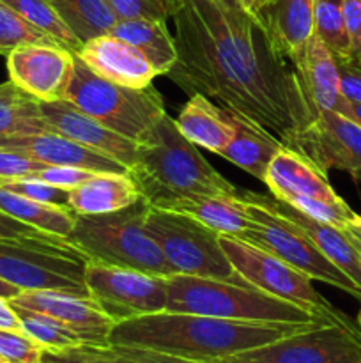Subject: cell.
I'll use <instances>...</instances> for the list:
<instances>
[{"label":"cell","mask_w":361,"mask_h":363,"mask_svg":"<svg viewBox=\"0 0 361 363\" xmlns=\"http://www.w3.org/2000/svg\"><path fill=\"white\" fill-rule=\"evenodd\" d=\"M322 325L251 323L184 312H156L113 325L110 346L138 347L172 357L222 362L232 354L271 344L287 335Z\"/></svg>","instance_id":"cell-2"},{"label":"cell","mask_w":361,"mask_h":363,"mask_svg":"<svg viewBox=\"0 0 361 363\" xmlns=\"http://www.w3.org/2000/svg\"><path fill=\"white\" fill-rule=\"evenodd\" d=\"M73 69L74 53L57 45L20 46L7 55L9 80L38 101L66 98Z\"/></svg>","instance_id":"cell-15"},{"label":"cell","mask_w":361,"mask_h":363,"mask_svg":"<svg viewBox=\"0 0 361 363\" xmlns=\"http://www.w3.org/2000/svg\"><path fill=\"white\" fill-rule=\"evenodd\" d=\"M117 20H161L176 16L183 0H108Z\"/></svg>","instance_id":"cell-35"},{"label":"cell","mask_w":361,"mask_h":363,"mask_svg":"<svg viewBox=\"0 0 361 363\" xmlns=\"http://www.w3.org/2000/svg\"><path fill=\"white\" fill-rule=\"evenodd\" d=\"M64 99L137 144L166 113L165 101L152 84L134 89L105 80L92 73L76 55Z\"/></svg>","instance_id":"cell-6"},{"label":"cell","mask_w":361,"mask_h":363,"mask_svg":"<svg viewBox=\"0 0 361 363\" xmlns=\"http://www.w3.org/2000/svg\"><path fill=\"white\" fill-rule=\"evenodd\" d=\"M357 225H361V215H357V220H356Z\"/></svg>","instance_id":"cell-53"},{"label":"cell","mask_w":361,"mask_h":363,"mask_svg":"<svg viewBox=\"0 0 361 363\" xmlns=\"http://www.w3.org/2000/svg\"><path fill=\"white\" fill-rule=\"evenodd\" d=\"M88 259L66 240H0V280L21 291H64L91 296Z\"/></svg>","instance_id":"cell-7"},{"label":"cell","mask_w":361,"mask_h":363,"mask_svg":"<svg viewBox=\"0 0 361 363\" xmlns=\"http://www.w3.org/2000/svg\"><path fill=\"white\" fill-rule=\"evenodd\" d=\"M296 152L328 174L329 170H361V124L333 110H319L317 117L297 138Z\"/></svg>","instance_id":"cell-14"},{"label":"cell","mask_w":361,"mask_h":363,"mask_svg":"<svg viewBox=\"0 0 361 363\" xmlns=\"http://www.w3.org/2000/svg\"><path fill=\"white\" fill-rule=\"evenodd\" d=\"M340 73V89L349 103H361V64L353 57H335Z\"/></svg>","instance_id":"cell-41"},{"label":"cell","mask_w":361,"mask_h":363,"mask_svg":"<svg viewBox=\"0 0 361 363\" xmlns=\"http://www.w3.org/2000/svg\"><path fill=\"white\" fill-rule=\"evenodd\" d=\"M85 286L92 300L115 323L166 311V277L88 261Z\"/></svg>","instance_id":"cell-13"},{"label":"cell","mask_w":361,"mask_h":363,"mask_svg":"<svg viewBox=\"0 0 361 363\" xmlns=\"http://www.w3.org/2000/svg\"><path fill=\"white\" fill-rule=\"evenodd\" d=\"M45 163L38 162L27 152L0 147V183L30 177L32 174L45 169Z\"/></svg>","instance_id":"cell-39"},{"label":"cell","mask_w":361,"mask_h":363,"mask_svg":"<svg viewBox=\"0 0 361 363\" xmlns=\"http://www.w3.org/2000/svg\"><path fill=\"white\" fill-rule=\"evenodd\" d=\"M357 325H360V328H361V311H360V314H357Z\"/></svg>","instance_id":"cell-52"},{"label":"cell","mask_w":361,"mask_h":363,"mask_svg":"<svg viewBox=\"0 0 361 363\" xmlns=\"http://www.w3.org/2000/svg\"><path fill=\"white\" fill-rule=\"evenodd\" d=\"M41 363H130L117 357L112 347L76 346L62 351H45Z\"/></svg>","instance_id":"cell-38"},{"label":"cell","mask_w":361,"mask_h":363,"mask_svg":"<svg viewBox=\"0 0 361 363\" xmlns=\"http://www.w3.org/2000/svg\"><path fill=\"white\" fill-rule=\"evenodd\" d=\"M241 199V197H239ZM246 213L250 215L251 223L243 234L241 240L255 245V247L268 250L282 259L292 268L299 269L311 280L329 284L343 293L350 294L361 301V289L347 273H343L338 266L333 264L314 243L306 238V234L297 229L294 223L283 216L275 215L269 209L244 201Z\"/></svg>","instance_id":"cell-11"},{"label":"cell","mask_w":361,"mask_h":363,"mask_svg":"<svg viewBox=\"0 0 361 363\" xmlns=\"http://www.w3.org/2000/svg\"><path fill=\"white\" fill-rule=\"evenodd\" d=\"M48 130L39 101L21 91L13 82L0 84V138L30 135Z\"/></svg>","instance_id":"cell-30"},{"label":"cell","mask_w":361,"mask_h":363,"mask_svg":"<svg viewBox=\"0 0 361 363\" xmlns=\"http://www.w3.org/2000/svg\"><path fill=\"white\" fill-rule=\"evenodd\" d=\"M27 45H57L50 35L28 23L16 11L0 2V55ZM59 46V45H57Z\"/></svg>","instance_id":"cell-34"},{"label":"cell","mask_w":361,"mask_h":363,"mask_svg":"<svg viewBox=\"0 0 361 363\" xmlns=\"http://www.w3.org/2000/svg\"><path fill=\"white\" fill-rule=\"evenodd\" d=\"M149 208L151 202L140 197L134 204L119 211L76 215L66 241L88 261L168 279L176 273L145 229Z\"/></svg>","instance_id":"cell-5"},{"label":"cell","mask_w":361,"mask_h":363,"mask_svg":"<svg viewBox=\"0 0 361 363\" xmlns=\"http://www.w3.org/2000/svg\"><path fill=\"white\" fill-rule=\"evenodd\" d=\"M64 23L84 43L112 32L117 20L108 0H48Z\"/></svg>","instance_id":"cell-29"},{"label":"cell","mask_w":361,"mask_h":363,"mask_svg":"<svg viewBox=\"0 0 361 363\" xmlns=\"http://www.w3.org/2000/svg\"><path fill=\"white\" fill-rule=\"evenodd\" d=\"M241 6V9L246 11L248 14H251V16H257V13L260 11V7L264 6L268 0H237Z\"/></svg>","instance_id":"cell-46"},{"label":"cell","mask_w":361,"mask_h":363,"mask_svg":"<svg viewBox=\"0 0 361 363\" xmlns=\"http://www.w3.org/2000/svg\"><path fill=\"white\" fill-rule=\"evenodd\" d=\"M237 197L244 199V201L255 202V204L262 206V208L269 209V211H273L275 215L283 216V218L289 220L290 223H294L297 229H301L306 234L308 240H310L311 243H314L315 247L333 262V264L338 266L343 273H347L361 289V257L342 229L329 225V223L317 222V220L310 218V216H306L304 213H301L299 209H296L294 206L287 204V202L280 201V199L273 197V195L257 194V191L239 188Z\"/></svg>","instance_id":"cell-18"},{"label":"cell","mask_w":361,"mask_h":363,"mask_svg":"<svg viewBox=\"0 0 361 363\" xmlns=\"http://www.w3.org/2000/svg\"><path fill=\"white\" fill-rule=\"evenodd\" d=\"M227 116H229L230 124L234 128V135L232 140L229 142V145L223 149L219 156L229 160L230 163L237 165L250 176L257 177L258 181H264L269 163L275 158L276 152L285 145L278 138L273 137L271 133L258 128L257 124L250 123L239 113L227 110Z\"/></svg>","instance_id":"cell-25"},{"label":"cell","mask_w":361,"mask_h":363,"mask_svg":"<svg viewBox=\"0 0 361 363\" xmlns=\"http://www.w3.org/2000/svg\"><path fill=\"white\" fill-rule=\"evenodd\" d=\"M315 0H268L257 13L275 48L296 66L314 35Z\"/></svg>","instance_id":"cell-21"},{"label":"cell","mask_w":361,"mask_h":363,"mask_svg":"<svg viewBox=\"0 0 361 363\" xmlns=\"http://www.w3.org/2000/svg\"><path fill=\"white\" fill-rule=\"evenodd\" d=\"M0 209L41 233L64 240L69 236L76 220V213L73 209L30 201L2 186H0Z\"/></svg>","instance_id":"cell-28"},{"label":"cell","mask_w":361,"mask_h":363,"mask_svg":"<svg viewBox=\"0 0 361 363\" xmlns=\"http://www.w3.org/2000/svg\"><path fill=\"white\" fill-rule=\"evenodd\" d=\"M145 229L158 243L173 273L243 282L219 243V233L180 213L151 206Z\"/></svg>","instance_id":"cell-8"},{"label":"cell","mask_w":361,"mask_h":363,"mask_svg":"<svg viewBox=\"0 0 361 363\" xmlns=\"http://www.w3.org/2000/svg\"><path fill=\"white\" fill-rule=\"evenodd\" d=\"M219 243L229 257L234 272L250 286L285 300L301 308L314 312L329 321H347L343 312L336 311L321 293L314 287L311 279L299 269L292 268L275 254L241 238L219 234Z\"/></svg>","instance_id":"cell-9"},{"label":"cell","mask_w":361,"mask_h":363,"mask_svg":"<svg viewBox=\"0 0 361 363\" xmlns=\"http://www.w3.org/2000/svg\"><path fill=\"white\" fill-rule=\"evenodd\" d=\"M115 38L140 50L156 73L166 74L177 60L176 38L161 20H119L112 32Z\"/></svg>","instance_id":"cell-27"},{"label":"cell","mask_w":361,"mask_h":363,"mask_svg":"<svg viewBox=\"0 0 361 363\" xmlns=\"http://www.w3.org/2000/svg\"><path fill=\"white\" fill-rule=\"evenodd\" d=\"M96 172L91 170L78 169V167H57V165H46L45 169L38 170L35 174H32L30 177L34 179L42 181V183H48L52 186L60 188V190H74L80 184H84L85 181L91 179Z\"/></svg>","instance_id":"cell-40"},{"label":"cell","mask_w":361,"mask_h":363,"mask_svg":"<svg viewBox=\"0 0 361 363\" xmlns=\"http://www.w3.org/2000/svg\"><path fill=\"white\" fill-rule=\"evenodd\" d=\"M92 73L126 87H147L158 73L144 53L113 34L98 35L74 53Z\"/></svg>","instance_id":"cell-19"},{"label":"cell","mask_w":361,"mask_h":363,"mask_svg":"<svg viewBox=\"0 0 361 363\" xmlns=\"http://www.w3.org/2000/svg\"><path fill=\"white\" fill-rule=\"evenodd\" d=\"M0 328L7 330H21L20 319H18L16 311L11 305L9 300L6 298H0ZM23 332V330H21Z\"/></svg>","instance_id":"cell-45"},{"label":"cell","mask_w":361,"mask_h":363,"mask_svg":"<svg viewBox=\"0 0 361 363\" xmlns=\"http://www.w3.org/2000/svg\"><path fill=\"white\" fill-rule=\"evenodd\" d=\"M20 293H21V289L11 286V284H7L6 280H0V298H6V300H13V298L18 296Z\"/></svg>","instance_id":"cell-48"},{"label":"cell","mask_w":361,"mask_h":363,"mask_svg":"<svg viewBox=\"0 0 361 363\" xmlns=\"http://www.w3.org/2000/svg\"><path fill=\"white\" fill-rule=\"evenodd\" d=\"M262 183L273 197L294 206L317 222L338 229L356 223L357 215L333 190L328 174L292 149L282 147L276 152Z\"/></svg>","instance_id":"cell-10"},{"label":"cell","mask_w":361,"mask_h":363,"mask_svg":"<svg viewBox=\"0 0 361 363\" xmlns=\"http://www.w3.org/2000/svg\"><path fill=\"white\" fill-rule=\"evenodd\" d=\"M13 307L16 311L18 319H20L21 330L32 340H35L39 346L45 347V351H62L69 350V347L84 346V340L57 319L41 314V312L18 307V305H13Z\"/></svg>","instance_id":"cell-32"},{"label":"cell","mask_w":361,"mask_h":363,"mask_svg":"<svg viewBox=\"0 0 361 363\" xmlns=\"http://www.w3.org/2000/svg\"><path fill=\"white\" fill-rule=\"evenodd\" d=\"M350 176H353L354 179H356L357 183L361 184V170H356V172H353V174H350Z\"/></svg>","instance_id":"cell-51"},{"label":"cell","mask_w":361,"mask_h":363,"mask_svg":"<svg viewBox=\"0 0 361 363\" xmlns=\"http://www.w3.org/2000/svg\"><path fill=\"white\" fill-rule=\"evenodd\" d=\"M0 186L21 195V197L30 199V201L46 202V204H55V206H62V208H69V191L60 190V188L52 186V184L42 183V181L39 179H34V177L6 181V183H0Z\"/></svg>","instance_id":"cell-37"},{"label":"cell","mask_w":361,"mask_h":363,"mask_svg":"<svg viewBox=\"0 0 361 363\" xmlns=\"http://www.w3.org/2000/svg\"><path fill=\"white\" fill-rule=\"evenodd\" d=\"M0 240H45V241H59L64 238L50 236V234L41 233L27 223L20 222L14 216L7 215L0 209Z\"/></svg>","instance_id":"cell-42"},{"label":"cell","mask_w":361,"mask_h":363,"mask_svg":"<svg viewBox=\"0 0 361 363\" xmlns=\"http://www.w3.org/2000/svg\"><path fill=\"white\" fill-rule=\"evenodd\" d=\"M166 287H168V300H166L168 312L251 323H299V325L342 323L321 318L306 308L271 296L250 284L200 279V277L177 273L166 279Z\"/></svg>","instance_id":"cell-4"},{"label":"cell","mask_w":361,"mask_h":363,"mask_svg":"<svg viewBox=\"0 0 361 363\" xmlns=\"http://www.w3.org/2000/svg\"><path fill=\"white\" fill-rule=\"evenodd\" d=\"M173 123L188 140L214 155H222L232 140L234 128L227 110L202 94L190 96Z\"/></svg>","instance_id":"cell-23"},{"label":"cell","mask_w":361,"mask_h":363,"mask_svg":"<svg viewBox=\"0 0 361 363\" xmlns=\"http://www.w3.org/2000/svg\"><path fill=\"white\" fill-rule=\"evenodd\" d=\"M349 119L356 121L357 124H361V103H350L349 105Z\"/></svg>","instance_id":"cell-49"},{"label":"cell","mask_w":361,"mask_h":363,"mask_svg":"<svg viewBox=\"0 0 361 363\" xmlns=\"http://www.w3.org/2000/svg\"><path fill=\"white\" fill-rule=\"evenodd\" d=\"M347 35H349L350 55L361 64V0H343Z\"/></svg>","instance_id":"cell-44"},{"label":"cell","mask_w":361,"mask_h":363,"mask_svg":"<svg viewBox=\"0 0 361 363\" xmlns=\"http://www.w3.org/2000/svg\"><path fill=\"white\" fill-rule=\"evenodd\" d=\"M218 363H361L357 323H322Z\"/></svg>","instance_id":"cell-12"},{"label":"cell","mask_w":361,"mask_h":363,"mask_svg":"<svg viewBox=\"0 0 361 363\" xmlns=\"http://www.w3.org/2000/svg\"><path fill=\"white\" fill-rule=\"evenodd\" d=\"M140 197L131 174H94L69 191V208L76 215H103L127 208Z\"/></svg>","instance_id":"cell-26"},{"label":"cell","mask_w":361,"mask_h":363,"mask_svg":"<svg viewBox=\"0 0 361 363\" xmlns=\"http://www.w3.org/2000/svg\"><path fill=\"white\" fill-rule=\"evenodd\" d=\"M39 108L48 130L57 131L99 155L108 156L130 170L137 162V142L115 133L66 99L39 101Z\"/></svg>","instance_id":"cell-17"},{"label":"cell","mask_w":361,"mask_h":363,"mask_svg":"<svg viewBox=\"0 0 361 363\" xmlns=\"http://www.w3.org/2000/svg\"><path fill=\"white\" fill-rule=\"evenodd\" d=\"M9 301L57 319L73 330L87 346H110V332L115 321L91 296H78L64 291H21Z\"/></svg>","instance_id":"cell-16"},{"label":"cell","mask_w":361,"mask_h":363,"mask_svg":"<svg viewBox=\"0 0 361 363\" xmlns=\"http://www.w3.org/2000/svg\"><path fill=\"white\" fill-rule=\"evenodd\" d=\"M0 147L23 151L45 165L78 167L96 174H130V169L122 163L84 147L78 142L52 130L4 137L0 138Z\"/></svg>","instance_id":"cell-20"},{"label":"cell","mask_w":361,"mask_h":363,"mask_svg":"<svg viewBox=\"0 0 361 363\" xmlns=\"http://www.w3.org/2000/svg\"><path fill=\"white\" fill-rule=\"evenodd\" d=\"M315 35L322 39L333 57H349L350 45L343 14V0H315Z\"/></svg>","instance_id":"cell-33"},{"label":"cell","mask_w":361,"mask_h":363,"mask_svg":"<svg viewBox=\"0 0 361 363\" xmlns=\"http://www.w3.org/2000/svg\"><path fill=\"white\" fill-rule=\"evenodd\" d=\"M45 347L21 330L0 328V358L6 363H41Z\"/></svg>","instance_id":"cell-36"},{"label":"cell","mask_w":361,"mask_h":363,"mask_svg":"<svg viewBox=\"0 0 361 363\" xmlns=\"http://www.w3.org/2000/svg\"><path fill=\"white\" fill-rule=\"evenodd\" d=\"M212 2H216L218 6H222V7H227V9H241V6L237 0H212Z\"/></svg>","instance_id":"cell-50"},{"label":"cell","mask_w":361,"mask_h":363,"mask_svg":"<svg viewBox=\"0 0 361 363\" xmlns=\"http://www.w3.org/2000/svg\"><path fill=\"white\" fill-rule=\"evenodd\" d=\"M117 357L124 358L130 363H216V362H202L190 360V358L172 357V354L156 353L149 350H138V347H122V346H110Z\"/></svg>","instance_id":"cell-43"},{"label":"cell","mask_w":361,"mask_h":363,"mask_svg":"<svg viewBox=\"0 0 361 363\" xmlns=\"http://www.w3.org/2000/svg\"><path fill=\"white\" fill-rule=\"evenodd\" d=\"M296 69L319 110H333L345 117L349 116L350 103L343 98L340 89L336 60L319 35H311Z\"/></svg>","instance_id":"cell-22"},{"label":"cell","mask_w":361,"mask_h":363,"mask_svg":"<svg viewBox=\"0 0 361 363\" xmlns=\"http://www.w3.org/2000/svg\"><path fill=\"white\" fill-rule=\"evenodd\" d=\"M152 206V204H151ZM154 208L180 213L219 234L239 238L250 227L251 218L246 206L239 197H214V195H193V197L172 199L156 204Z\"/></svg>","instance_id":"cell-24"},{"label":"cell","mask_w":361,"mask_h":363,"mask_svg":"<svg viewBox=\"0 0 361 363\" xmlns=\"http://www.w3.org/2000/svg\"><path fill=\"white\" fill-rule=\"evenodd\" d=\"M11 9L16 11L21 18L45 32L46 35L53 39L59 46L66 48L67 52L78 53L81 48V43L78 41L76 35L69 30L62 18L59 16L52 4L48 0H0Z\"/></svg>","instance_id":"cell-31"},{"label":"cell","mask_w":361,"mask_h":363,"mask_svg":"<svg viewBox=\"0 0 361 363\" xmlns=\"http://www.w3.org/2000/svg\"><path fill=\"white\" fill-rule=\"evenodd\" d=\"M0 363H6V362H4V360H2V358H0Z\"/></svg>","instance_id":"cell-54"},{"label":"cell","mask_w":361,"mask_h":363,"mask_svg":"<svg viewBox=\"0 0 361 363\" xmlns=\"http://www.w3.org/2000/svg\"><path fill=\"white\" fill-rule=\"evenodd\" d=\"M142 195L152 206L193 195L237 197L239 188L212 169L188 140L168 113L137 144V162L130 170Z\"/></svg>","instance_id":"cell-3"},{"label":"cell","mask_w":361,"mask_h":363,"mask_svg":"<svg viewBox=\"0 0 361 363\" xmlns=\"http://www.w3.org/2000/svg\"><path fill=\"white\" fill-rule=\"evenodd\" d=\"M342 230L345 233V236L349 238V241L354 245V247L361 248V225L353 223V225H347L345 229H342Z\"/></svg>","instance_id":"cell-47"},{"label":"cell","mask_w":361,"mask_h":363,"mask_svg":"<svg viewBox=\"0 0 361 363\" xmlns=\"http://www.w3.org/2000/svg\"><path fill=\"white\" fill-rule=\"evenodd\" d=\"M173 23L177 60L166 77L188 96H205L296 151L319 108L260 21L212 0H183Z\"/></svg>","instance_id":"cell-1"}]
</instances>
